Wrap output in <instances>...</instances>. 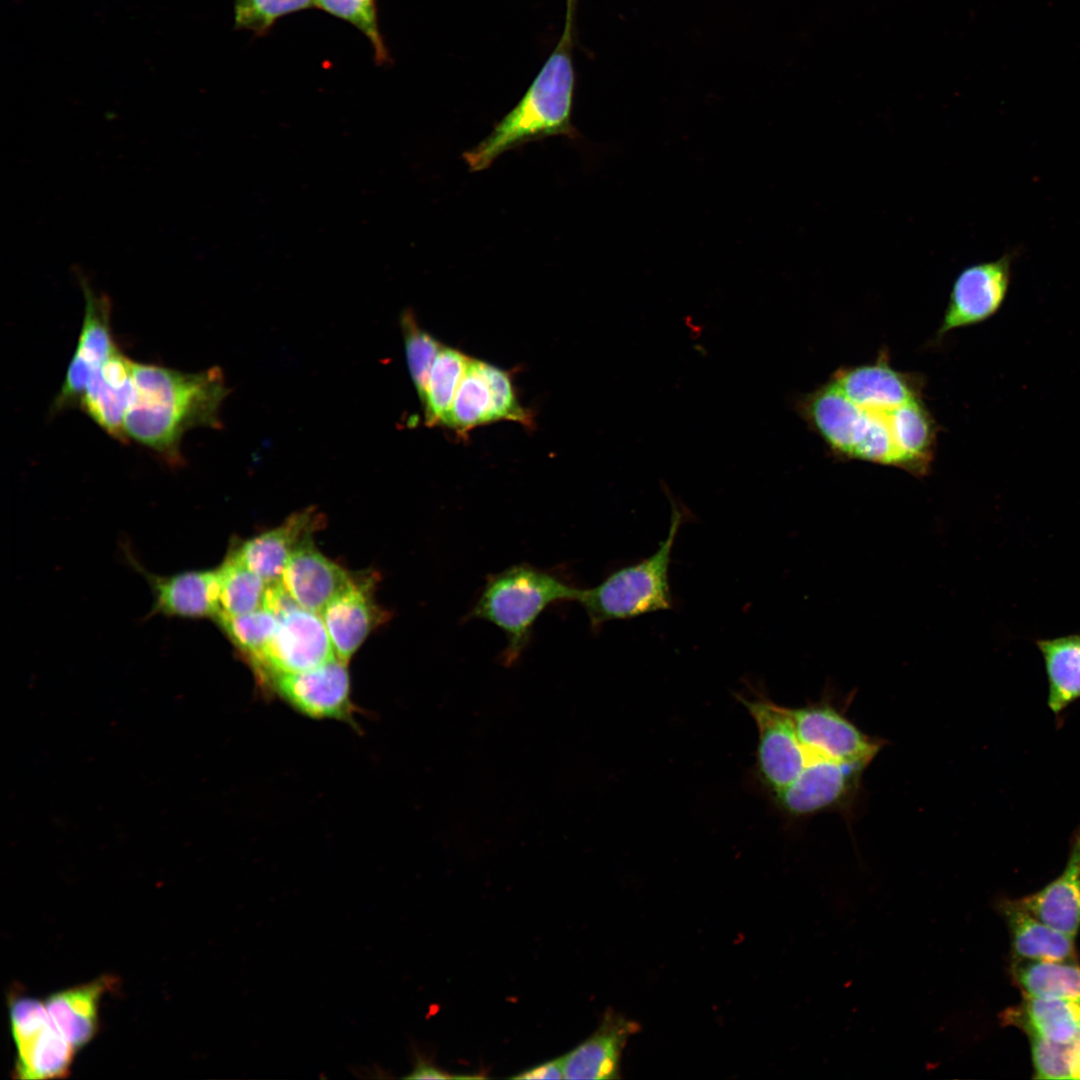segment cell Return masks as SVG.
<instances>
[{"instance_id": "obj_1", "label": "cell", "mask_w": 1080, "mask_h": 1080, "mask_svg": "<svg viewBox=\"0 0 1080 1080\" xmlns=\"http://www.w3.org/2000/svg\"><path fill=\"white\" fill-rule=\"evenodd\" d=\"M920 374L895 369L881 351L871 363L837 369L794 410L834 457L927 474L939 427Z\"/></svg>"}, {"instance_id": "obj_2", "label": "cell", "mask_w": 1080, "mask_h": 1080, "mask_svg": "<svg viewBox=\"0 0 1080 1080\" xmlns=\"http://www.w3.org/2000/svg\"><path fill=\"white\" fill-rule=\"evenodd\" d=\"M229 391L218 367L186 373L133 361L123 421L127 443L150 449L170 466L182 465L184 434L196 427L220 428V408Z\"/></svg>"}, {"instance_id": "obj_3", "label": "cell", "mask_w": 1080, "mask_h": 1080, "mask_svg": "<svg viewBox=\"0 0 1080 1080\" xmlns=\"http://www.w3.org/2000/svg\"><path fill=\"white\" fill-rule=\"evenodd\" d=\"M574 82L570 56L557 48L520 102L486 138L464 152L469 169L482 171L503 153L530 141L555 135L578 138L571 123Z\"/></svg>"}, {"instance_id": "obj_4", "label": "cell", "mask_w": 1080, "mask_h": 1080, "mask_svg": "<svg viewBox=\"0 0 1080 1080\" xmlns=\"http://www.w3.org/2000/svg\"><path fill=\"white\" fill-rule=\"evenodd\" d=\"M578 590L551 570L518 564L487 578L467 617L488 621L504 632L507 645L500 659L510 667L527 648L541 613L550 605L576 601Z\"/></svg>"}, {"instance_id": "obj_5", "label": "cell", "mask_w": 1080, "mask_h": 1080, "mask_svg": "<svg viewBox=\"0 0 1080 1080\" xmlns=\"http://www.w3.org/2000/svg\"><path fill=\"white\" fill-rule=\"evenodd\" d=\"M669 499L671 520L668 534L652 555L614 571L592 588H579L576 602L583 607L594 630L608 621L673 608L669 566L672 548L684 518L681 508L671 496Z\"/></svg>"}, {"instance_id": "obj_6", "label": "cell", "mask_w": 1080, "mask_h": 1080, "mask_svg": "<svg viewBox=\"0 0 1080 1080\" xmlns=\"http://www.w3.org/2000/svg\"><path fill=\"white\" fill-rule=\"evenodd\" d=\"M334 657L321 615L297 605L278 616L269 642L249 663L258 681L267 688L277 675L307 670Z\"/></svg>"}, {"instance_id": "obj_7", "label": "cell", "mask_w": 1080, "mask_h": 1080, "mask_svg": "<svg viewBox=\"0 0 1080 1080\" xmlns=\"http://www.w3.org/2000/svg\"><path fill=\"white\" fill-rule=\"evenodd\" d=\"M19 1079H53L70 1072L75 1049L52 1022L45 1003L16 997L9 1006Z\"/></svg>"}, {"instance_id": "obj_8", "label": "cell", "mask_w": 1080, "mask_h": 1080, "mask_svg": "<svg viewBox=\"0 0 1080 1080\" xmlns=\"http://www.w3.org/2000/svg\"><path fill=\"white\" fill-rule=\"evenodd\" d=\"M1014 253L971 264L955 277L942 321L934 336L940 343L956 329L983 323L999 312L1011 284Z\"/></svg>"}, {"instance_id": "obj_9", "label": "cell", "mask_w": 1080, "mask_h": 1080, "mask_svg": "<svg viewBox=\"0 0 1080 1080\" xmlns=\"http://www.w3.org/2000/svg\"><path fill=\"white\" fill-rule=\"evenodd\" d=\"M85 310L78 342L64 381L53 401V410L78 408L83 393L107 360L119 350L111 326V303L82 281Z\"/></svg>"}, {"instance_id": "obj_10", "label": "cell", "mask_w": 1080, "mask_h": 1080, "mask_svg": "<svg viewBox=\"0 0 1080 1080\" xmlns=\"http://www.w3.org/2000/svg\"><path fill=\"white\" fill-rule=\"evenodd\" d=\"M346 664L336 656L307 670L277 675L267 689L306 716L352 724L355 706Z\"/></svg>"}, {"instance_id": "obj_11", "label": "cell", "mask_w": 1080, "mask_h": 1080, "mask_svg": "<svg viewBox=\"0 0 1080 1080\" xmlns=\"http://www.w3.org/2000/svg\"><path fill=\"white\" fill-rule=\"evenodd\" d=\"M741 702L757 726V760L765 784L778 794L793 784L806 767L804 750L796 734L787 707L764 698Z\"/></svg>"}, {"instance_id": "obj_12", "label": "cell", "mask_w": 1080, "mask_h": 1080, "mask_svg": "<svg viewBox=\"0 0 1080 1080\" xmlns=\"http://www.w3.org/2000/svg\"><path fill=\"white\" fill-rule=\"evenodd\" d=\"M787 710L798 738L837 762L867 767L882 747L879 739L866 735L830 703Z\"/></svg>"}, {"instance_id": "obj_13", "label": "cell", "mask_w": 1080, "mask_h": 1080, "mask_svg": "<svg viewBox=\"0 0 1080 1080\" xmlns=\"http://www.w3.org/2000/svg\"><path fill=\"white\" fill-rule=\"evenodd\" d=\"M373 584L371 577L351 576L320 614L336 656L345 663L386 617L374 601Z\"/></svg>"}, {"instance_id": "obj_14", "label": "cell", "mask_w": 1080, "mask_h": 1080, "mask_svg": "<svg viewBox=\"0 0 1080 1080\" xmlns=\"http://www.w3.org/2000/svg\"><path fill=\"white\" fill-rule=\"evenodd\" d=\"M639 1030L638 1022L606 1010L594 1033L561 1057L564 1079H619L623 1051Z\"/></svg>"}, {"instance_id": "obj_15", "label": "cell", "mask_w": 1080, "mask_h": 1080, "mask_svg": "<svg viewBox=\"0 0 1080 1080\" xmlns=\"http://www.w3.org/2000/svg\"><path fill=\"white\" fill-rule=\"evenodd\" d=\"M137 567L152 588L154 603L149 616L207 618L220 612L217 569L185 571L168 576Z\"/></svg>"}, {"instance_id": "obj_16", "label": "cell", "mask_w": 1080, "mask_h": 1080, "mask_svg": "<svg viewBox=\"0 0 1080 1080\" xmlns=\"http://www.w3.org/2000/svg\"><path fill=\"white\" fill-rule=\"evenodd\" d=\"M321 521L312 509L294 513L280 526L246 540L230 553L266 582L278 581L291 555L311 540Z\"/></svg>"}, {"instance_id": "obj_17", "label": "cell", "mask_w": 1080, "mask_h": 1080, "mask_svg": "<svg viewBox=\"0 0 1080 1080\" xmlns=\"http://www.w3.org/2000/svg\"><path fill=\"white\" fill-rule=\"evenodd\" d=\"M351 576L319 552L310 540L291 555L280 582L300 607L321 614Z\"/></svg>"}, {"instance_id": "obj_18", "label": "cell", "mask_w": 1080, "mask_h": 1080, "mask_svg": "<svg viewBox=\"0 0 1080 1080\" xmlns=\"http://www.w3.org/2000/svg\"><path fill=\"white\" fill-rule=\"evenodd\" d=\"M1017 901L1042 922L1075 938L1080 928V825L1073 833L1062 873Z\"/></svg>"}, {"instance_id": "obj_19", "label": "cell", "mask_w": 1080, "mask_h": 1080, "mask_svg": "<svg viewBox=\"0 0 1080 1080\" xmlns=\"http://www.w3.org/2000/svg\"><path fill=\"white\" fill-rule=\"evenodd\" d=\"M1001 911L1007 922L1014 959L1075 961L1074 938L1042 922L1017 900H1006Z\"/></svg>"}, {"instance_id": "obj_20", "label": "cell", "mask_w": 1080, "mask_h": 1080, "mask_svg": "<svg viewBox=\"0 0 1080 1080\" xmlns=\"http://www.w3.org/2000/svg\"><path fill=\"white\" fill-rule=\"evenodd\" d=\"M110 981L106 977L52 994L45 1006L62 1036L77 1050L90 1042L98 1027V1004Z\"/></svg>"}, {"instance_id": "obj_21", "label": "cell", "mask_w": 1080, "mask_h": 1080, "mask_svg": "<svg viewBox=\"0 0 1080 1080\" xmlns=\"http://www.w3.org/2000/svg\"><path fill=\"white\" fill-rule=\"evenodd\" d=\"M1026 1035H1036L1057 1043H1071L1080 1032V1003L1024 995L1020 1004L1002 1016Z\"/></svg>"}, {"instance_id": "obj_22", "label": "cell", "mask_w": 1080, "mask_h": 1080, "mask_svg": "<svg viewBox=\"0 0 1080 1080\" xmlns=\"http://www.w3.org/2000/svg\"><path fill=\"white\" fill-rule=\"evenodd\" d=\"M1048 683L1047 704L1061 713L1080 698V634L1038 639Z\"/></svg>"}, {"instance_id": "obj_23", "label": "cell", "mask_w": 1080, "mask_h": 1080, "mask_svg": "<svg viewBox=\"0 0 1080 1080\" xmlns=\"http://www.w3.org/2000/svg\"><path fill=\"white\" fill-rule=\"evenodd\" d=\"M1011 974L1024 995L1080 1003V966L1075 961L1013 959Z\"/></svg>"}, {"instance_id": "obj_24", "label": "cell", "mask_w": 1080, "mask_h": 1080, "mask_svg": "<svg viewBox=\"0 0 1080 1080\" xmlns=\"http://www.w3.org/2000/svg\"><path fill=\"white\" fill-rule=\"evenodd\" d=\"M496 420L495 401L481 360L471 358L444 425L464 435L476 426Z\"/></svg>"}, {"instance_id": "obj_25", "label": "cell", "mask_w": 1080, "mask_h": 1080, "mask_svg": "<svg viewBox=\"0 0 1080 1080\" xmlns=\"http://www.w3.org/2000/svg\"><path fill=\"white\" fill-rule=\"evenodd\" d=\"M471 358L443 346L433 364L423 400L425 423L444 424Z\"/></svg>"}, {"instance_id": "obj_26", "label": "cell", "mask_w": 1080, "mask_h": 1080, "mask_svg": "<svg viewBox=\"0 0 1080 1080\" xmlns=\"http://www.w3.org/2000/svg\"><path fill=\"white\" fill-rule=\"evenodd\" d=\"M217 573L220 605L218 615H241L263 606L268 582L232 553H229L217 568Z\"/></svg>"}, {"instance_id": "obj_27", "label": "cell", "mask_w": 1080, "mask_h": 1080, "mask_svg": "<svg viewBox=\"0 0 1080 1080\" xmlns=\"http://www.w3.org/2000/svg\"><path fill=\"white\" fill-rule=\"evenodd\" d=\"M224 634L248 660L258 656L272 637L278 616L261 607L241 615L220 614L215 618Z\"/></svg>"}, {"instance_id": "obj_28", "label": "cell", "mask_w": 1080, "mask_h": 1080, "mask_svg": "<svg viewBox=\"0 0 1080 1080\" xmlns=\"http://www.w3.org/2000/svg\"><path fill=\"white\" fill-rule=\"evenodd\" d=\"M400 323L409 372L423 402L433 364L443 345L418 325L411 311L402 313Z\"/></svg>"}, {"instance_id": "obj_29", "label": "cell", "mask_w": 1080, "mask_h": 1080, "mask_svg": "<svg viewBox=\"0 0 1080 1080\" xmlns=\"http://www.w3.org/2000/svg\"><path fill=\"white\" fill-rule=\"evenodd\" d=\"M315 7L357 28L369 40L376 64L390 62L378 25L376 0H315Z\"/></svg>"}, {"instance_id": "obj_30", "label": "cell", "mask_w": 1080, "mask_h": 1080, "mask_svg": "<svg viewBox=\"0 0 1080 1080\" xmlns=\"http://www.w3.org/2000/svg\"><path fill=\"white\" fill-rule=\"evenodd\" d=\"M315 7V0H235L234 26L266 34L281 17Z\"/></svg>"}, {"instance_id": "obj_31", "label": "cell", "mask_w": 1080, "mask_h": 1080, "mask_svg": "<svg viewBox=\"0 0 1080 1080\" xmlns=\"http://www.w3.org/2000/svg\"><path fill=\"white\" fill-rule=\"evenodd\" d=\"M1027 1036L1035 1078L1072 1079V1042L1057 1043L1036 1035Z\"/></svg>"}, {"instance_id": "obj_32", "label": "cell", "mask_w": 1080, "mask_h": 1080, "mask_svg": "<svg viewBox=\"0 0 1080 1080\" xmlns=\"http://www.w3.org/2000/svg\"><path fill=\"white\" fill-rule=\"evenodd\" d=\"M481 368L495 401L498 420L505 419L526 426L531 425L532 415L519 404L513 389L511 376L506 371L484 361H481Z\"/></svg>"}, {"instance_id": "obj_33", "label": "cell", "mask_w": 1080, "mask_h": 1080, "mask_svg": "<svg viewBox=\"0 0 1080 1080\" xmlns=\"http://www.w3.org/2000/svg\"><path fill=\"white\" fill-rule=\"evenodd\" d=\"M405 1079H450V1078H474L473 1076H456L438 1068L420 1055H416V1061L410 1074Z\"/></svg>"}, {"instance_id": "obj_34", "label": "cell", "mask_w": 1080, "mask_h": 1080, "mask_svg": "<svg viewBox=\"0 0 1080 1080\" xmlns=\"http://www.w3.org/2000/svg\"><path fill=\"white\" fill-rule=\"evenodd\" d=\"M512 1078L514 1079H560L564 1078L562 1058L542 1063L525 1070Z\"/></svg>"}, {"instance_id": "obj_35", "label": "cell", "mask_w": 1080, "mask_h": 1080, "mask_svg": "<svg viewBox=\"0 0 1080 1080\" xmlns=\"http://www.w3.org/2000/svg\"><path fill=\"white\" fill-rule=\"evenodd\" d=\"M1076 1040H1077V1042H1078V1043L1080 1044V1032H1079V1035H1078V1037H1077V1039H1076Z\"/></svg>"}]
</instances>
